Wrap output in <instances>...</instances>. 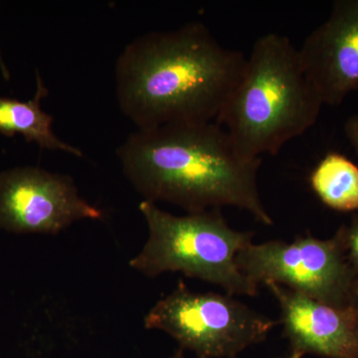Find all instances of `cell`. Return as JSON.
<instances>
[{"instance_id": "cell-3", "label": "cell", "mask_w": 358, "mask_h": 358, "mask_svg": "<svg viewBox=\"0 0 358 358\" xmlns=\"http://www.w3.org/2000/svg\"><path fill=\"white\" fill-rule=\"evenodd\" d=\"M322 99L284 35L256 40L217 122L245 159L275 155L319 119Z\"/></svg>"}, {"instance_id": "cell-8", "label": "cell", "mask_w": 358, "mask_h": 358, "mask_svg": "<svg viewBox=\"0 0 358 358\" xmlns=\"http://www.w3.org/2000/svg\"><path fill=\"white\" fill-rule=\"evenodd\" d=\"M324 105L338 107L358 90V0H336L329 18L299 49Z\"/></svg>"}, {"instance_id": "cell-9", "label": "cell", "mask_w": 358, "mask_h": 358, "mask_svg": "<svg viewBox=\"0 0 358 358\" xmlns=\"http://www.w3.org/2000/svg\"><path fill=\"white\" fill-rule=\"evenodd\" d=\"M281 310L291 350L324 358H358V306L339 308L275 282L265 284Z\"/></svg>"}, {"instance_id": "cell-15", "label": "cell", "mask_w": 358, "mask_h": 358, "mask_svg": "<svg viewBox=\"0 0 358 358\" xmlns=\"http://www.w3.org/2000/svg\"><path fill=\"white\" fill-rule=\"evenodd\" d=\"M169 358H186L185 355V350H180V348H178V350H176V352L173 353L171 357H169ZM196 358H203V357H196Z\"/></svg>"}, {"instance_id": "cell-16", "label": "cell", "mask_w": 358, "mask_h": 358, "mask_svg": "<svg viewBox=\"0 0 358 358\" xmlns=\"http://www.w3.org/2000/svg\"><path fill=\"white\" fill-rule=\"evenodd\" d=\"M303 355H301L300 352H294V350H291L289 352L288 357L285 358H303Z\"/></svg>"}, {"instance_id": "cell-4", "label": "cell", "mask_w": 358, "mask_h": 358, "mask_svg": "<svg viewBox=\"0 0 358 358\" xmlns=\"http://www.w3.org/2000/svg\"><path fill=\"white\" fill-rule=\"evenodd\" d=\"M148 239L129 267L148 278L178 272L220 287L231 296H254L258 285L240 271L238 253L252 243L254 233L231 228L220 209L178 216L155 202L138 205Z\"/></svg>"}, {"instance_id": "cell-6", "label": "cell", "mask_w": 358, "mask_h": 358, "mask_svg": "<svg viewBox=\"0 0 358 358\" xmlns=\"http://www.w3.org/2000/svg\"><path fill=\"white\" fill-rule=\"evenodd\" d=\"M236 263L258 286L275 282L334 307L358 306L343 225L329 239L308 234L289 243L281 240L251 243L238 253Z\"/></svg>"}, {"instance_id": "cell-7", "label": "cell", "mask_w": 358, "mask_h": 358, "mask_svg": "<svg viewBox=\"0 0 358 358\" xmlns=\"http://www.w3.org/2000/svg\"><path fill=\"white\" fill-rule=\"evenodd\" d=\"M103 215L80 195L69 176L37 166L0 173V230L56 235L78 221L100 220Z\"/></svg>"}, {"instance_id": "cell-14", "label": "cell", "mask_w": 358, "mask_h": 358, "mask_svg": "<svg viewBox=\"0 0 358 358\" xmlns=\"http://www.w3.org/2000/svg\"><path fill=\"white\" fill-rule=\"evenodd\" d=\"M0 73L6 81L10 80V72H9L8 68L4 62V59L2 57L1 50H0Z\"/></svg>"}, {"instance_id": "cell-1", "label": "cell", "mask_w": 358, "mask_h": 358, "mask_svg": "<svg viewBox=\"0 0 358 358\" xmlns=\"http://www.w3.org/2000/svg\"><path fill=\"white\" fill-rule=\"evenodd\" d=\"M246 59L199 21L141 35L115 64L120 110L138 129L217 122Z\"/></svg>"}, {"instance_id": "cell-12", "label": "cell", "mask_w": 358, "mask_h": 358, "mask_svg": "<svg viewBox=\"0 0 358 358\" xmlns=\"http://www.w3.org/2000/svg\"><path fill=\"white\" fill-rule=\"evenodd\" d=\"M346 256L355 274L358 292V215L353 216L350 224L343 225Z\"/></svg>"}, {"instance_id": "cell-5", "label": "cell", "mask_w": 358, "mask_h": 358, "mask_svg": "<svg viewBox=\"0 0 358 358\" xmlns=\"http://www.w3.org/2000/svg\"><path fill=\"white\" fill-rule=\"evenodd\" d=\"M275 324L231 294L199 293L182 281L143 319L145 329L164 331L180 350L203 358H235L265 341Z\"/></svg>"}, {"instance_id": "cell-2", "label": "cell", "mask_w": 358, "mask_h": 358, "mask_svg": "<svg viewBox=\"0 0 358 358\" xmlns=\"http://www.w3.org/2000/svg\"><path fill=\"white\" fill-rule=\"evenodd\" d=\"M122 171L143 200L197 213L236 207L274 224L258 185L262 159H245L216 122L136 129L117 148Z\"/></svg>"}, {"instance_id": "cell-13", "label": "cell", "mask_w": 358, "mask_h": 358, "mask_svg": "<svg viewBox=\"0 0 358 358\" xmlns=\"http://www.w3.org/2000/svg\"><path fill=\"white\" fill-rule=\"evenodd\" d=\"M345 134L358 155V114L350 115L345 124Z\"/></svg>"}, {"instance_id": "cell-10", "label": "cell", "mask_w": 358, "mask_h": 358, "mask_svg": "<svg viewBox=\"0 0 358 358\" xmlns=\"http://www.w3.org/2000/svg\"><path fill=\"white\" fill-rule=\"evenodd\" d=\"M36 91L30 100L0 96V134L13 138L21 134L27 143H34L43 150H60L75 157H83L80 148L61 140L53 129V117L41 108L44 98L48 96L39 70L36 69Z\"/></svg>"}, {"instance_id": "cell-11", "label": "cell", "mask_w": 358, "mask_h": 358, "mask_svg": "<svg viewBox=\"0 0 358 358\" xmlns=\"http://www.w3.org/2000/svg\"><path fill=\"white\" fill-rule=\"evenodd\" d=\"M313 192L329 208L358 211V166L345 155L329 152L310 176Z\"/></svg>"}]
</instances>
